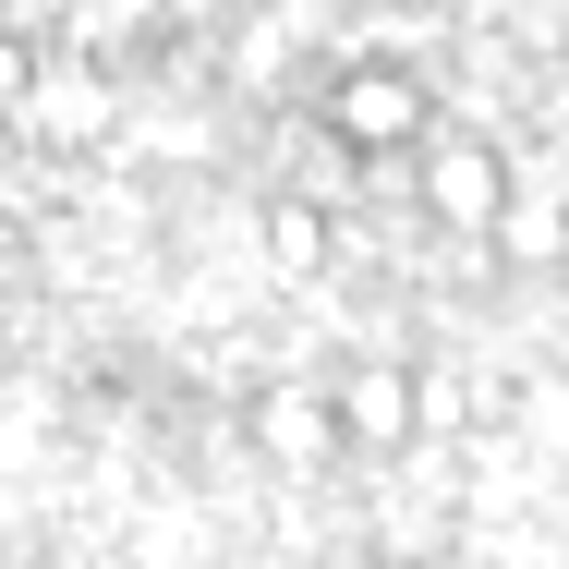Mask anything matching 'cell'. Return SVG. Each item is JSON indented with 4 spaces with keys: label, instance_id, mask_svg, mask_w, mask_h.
Here are the masks:
<instances>
[{
    "label": "cell",
    "instance_id": "1",
    "mask_svg": "<svg viewBox=\"0 0 569 569\" xmlns=\"http://www.w3.org/2000/svg\"><path fill=\"white\" fill-rule=\"evenodd\" d=\"M425 182H437V207H449V219H497V158H485V146H437V170H425Z\"/></svg>",
    "mask_w": 569,
    "mask_h": 569
}]
</instances>
